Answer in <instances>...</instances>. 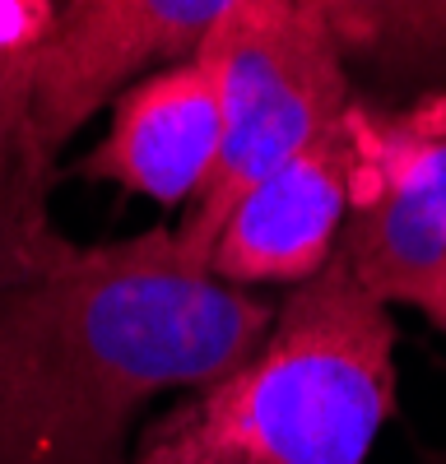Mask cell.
<instances>
[{
	"mask_svg": "<svg viewBox=\"0 0 446 464\" xmlns=\"http://www.w3.org/2000/svg\"><path fill=\"white\" fill-rule=\"evenodd\" d=\"M56 10V0H0V209L47 205L52 153L37 140L33 89Z\"/></svg>",
	"mask_w": 446,
	"mask_h": 464,
	"instance_id": "ba28073f",
	"label": "cell"
},
{
	"mask_svg": "<svg viewBox=\"0 0 446 464\" xmlns=\"http://www.w3.org/2000/svg\"><path fill=\"white\" fill-rule=\"evenodd\" d=\"M238 0H65L37 61L33 121L56 153L135 70L196 56L205 33Z\"/></svg>",
	"mask_w": 446,
	"mask_h": 464,
	"instance_id": "5b68a950",
	"label": "cell"
},
{
	"mask_svg": "<svg viewBox=\"0 0 446 464\" xmlns=\"http://www.w3.org/2000/svg\"><path fill=\"white\" fill-rule=\"evenodd\" d=\"M275 312L196 265L177 227L74 246L0 288V464H121L149 400L242 367Z\"/></svg>",
	"mask_w": 446,
	"mask_h": 464,
	"instance_id": "6da1fadb",
	"label": "cell"
},
{
	"mask_svg": "<svg viewBox=\"0 0 446 464\" xmlns=\"http://www.w3.org/2000/svg\"><path fill=\"white\" fill-rule=\"evenodd\" d=\"M334 43L340 61H358L391 80L446 74V0H297Z\"/></svg>",
	"mask_w": 446,
	"mask_h": 464,
	"instance_id": "9c48e42d",
	"label": "cell"
},
{
	"mask_svg": "<svg viewBox=\"0 0 446 464\" xmlns=\"http://www.w3.org/2000/svg\"><path fill=\"white\" fill-rule=\"evenodd\" d=\"M223 153V111L200 56L144 74L117 102L112 135L84 159V177L117 181L159 205L200 200Z\"/></svg>",
	"mask_w": 446,
	"mask_h": 464,
	"instance_id": "52a82bcc",
	"label": "cell"
},
{
	"mask_svg": "<svg viewBox=\"0 0 446 464\" xmlns=\"http://www.w3.org/2000/svg\"><path fill=\"white\" fill-rule=\"evenodd\" d=\"M391 409L395 325L330 256L242 367L144 432L135 464H367Z\"/></svg>",
	"mask_w": 446,
	"mask_h": 464,
	"instance_id": "7a4b0ae2",
	"label": "cell"
},
{
	"mask_svg": "<svg viewBox=\"0 0 446 464\" xmlns=\"http://www.w3.org/2000/svg\"><path fill=\"white\" fill-rule=\"evenodd\" d=\"M349 111L325 135H316L297 159H288L279 172H270L238 200L209 256L214 279L233 288H256V284L297 288L330 265L334 242L349 223L354 172H358Z\"/></svg>",
	"mask_w": 446,
	"mask_h": 464,
	"instance_id": "8992f818",
	"label": "cell"
},
{
	"mask_svg": "<svg viewBox=\"0 0 446 464\" xmlns=\"http://www.w3.org/2000/svg\"><path fill=\"white\" fill-rule=\"evenodd\" d=\"M223 111V153L177 227L181 251L209 269L214 242L251 186L297 159L354 107L344 61L297 0H238L196 47Z\"/></svg>",
	"mask_w": 446,
	"mask_h": 464,
	"instance_id": "3957f363",
	"label": "cell"
},
{
	"mask_svg": "<svg viewBox=\"0 0 446 464\" xmlns=\"http://www.w3.org/2000/svg\"><path fill=\"white\" fill-rule=\"evenodd\" d=\"M70 256H74V242H65L47 223V205L0 209V288L52 275Z\"/></svg>",
	"mask_w": 446,
	"mask_h": 464,
	"instance_id": "30bf717a",
	"label": "cell"
},
{
	"mask_svg": "<svg viewBox=\"0 0 446 464\" xmlns=\"http://www.w3.org/2000/svg\"><path fill=\"white\" fill-rule=\"evenodd\" d=\"M358 172L334 256L386 302L446 330V93L409 111H349Z\"/></svg>",
	"mask_w": 446,
	"mask_h": 464,
	"instance_id": "277c9868",
	"label": "cell"
}]
</instances>
